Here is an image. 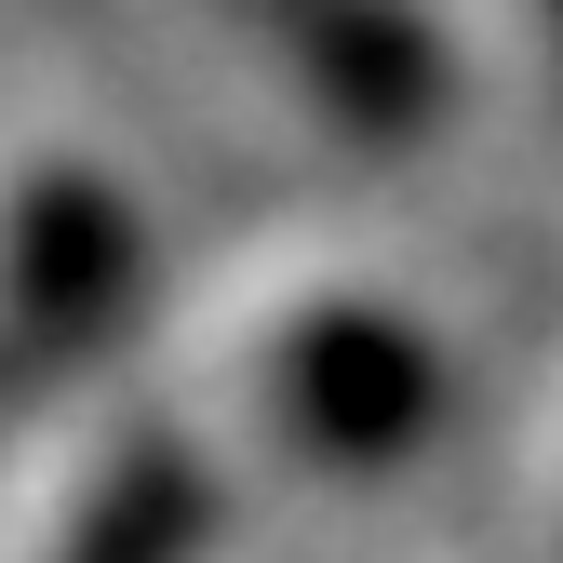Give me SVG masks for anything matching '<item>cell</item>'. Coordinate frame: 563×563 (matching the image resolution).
Returning <instances> with one entry per match:
<instances>
[{
	"mask_svg": "<svg viewBox=\"0 0 563 563\" xmlns=\"http://www.w3.org/2000/svg\"><path fill=\"white\" fill-rule=\"evenodd\" d=\"M121 268H134V229H121L108 188H27L14 255H0V389L54 376L67 349L108 322Z\"/></svg>",
	"mask_w": 563,
	"mask_h": 563,
	"instance_id": "obj_1",
	"label": "cell"
},
{
	"mask_svg": "<svg viewBox=\"0 0 563 563\" xmlns=\"http://www.w3.org/2000/svg\"><path fill=\"white\" fill-rule=\"evenodd\" d=\"M188 537H201V470L188 456H121L54 563H188Z\"/></svg>",
	"mask_w": 563,
	"mask_h": 563,
	"instance_id": "obj_3",
	"label": "cell"
},
{
	"mask_svg": "<svg viewBox=\"0 0 563 563\" xmlns=\"http://www.w3.org/2000/svg\"><path fill=\"white\" fill-rule=\"evenodd\" d=\"M282 416H296L309 443L389 456V443H416V416H430V363H416L402 322H376V309H322L296 349H282Z\"/></svg>",
	"mask_w": 563,
	"mask_h": 563,
	"instance_id": "obj_2",
	"label": "cell"
}]
</instances>
